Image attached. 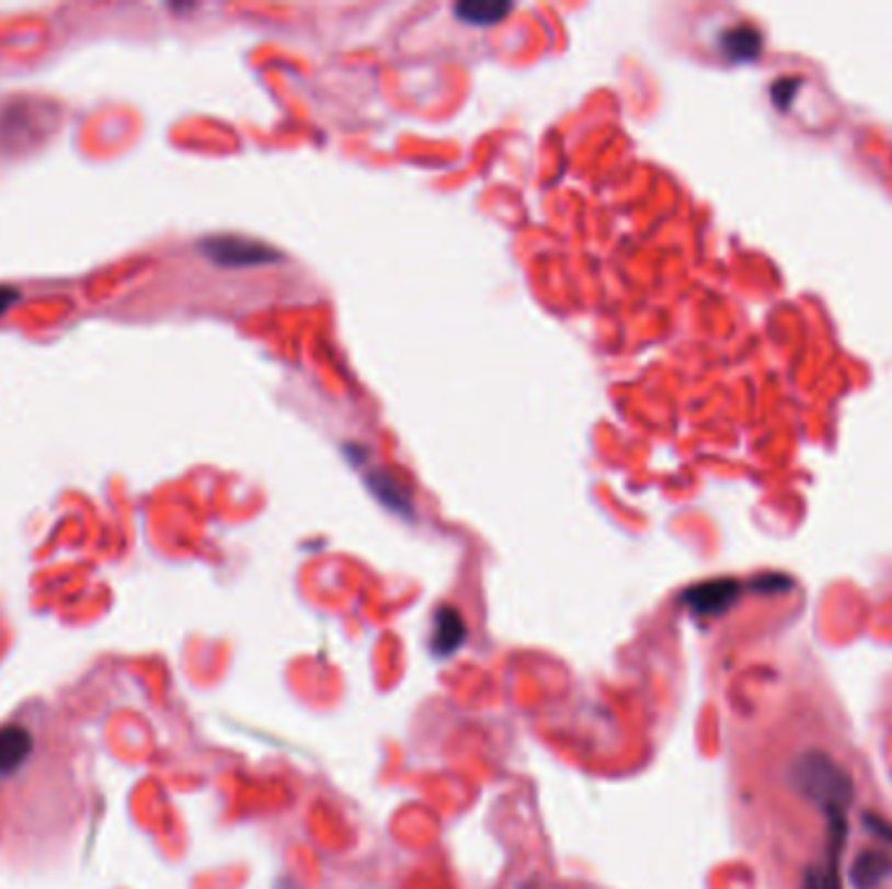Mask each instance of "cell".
I'll use <instances>...</instances> for the list:
<instances>
[{
    "instance_id": "obj_3",
    "label": "cell",
    "mask_w": 892,
    "mask_h": 889,
    "mask_svg": "<svg viewBox=\"0 0 892 889\" xmlns=\"http://www.w3.org/2000/svg\"><path fill=\"white\" fill-rule=\"evenodd\" d=\"M739 597V582L733 579H712V582H702L697 588L686 590L684 603L699 616H720L736 603Z\"/></svg>"
},
{
    "instance_id": "obj_6",
    "label": "cell",
    "mask_w": 892,
    "mask_h": 889,
    "mask_svg": "<svg viewBox=\"0 0 892 889\" xmlns=\"http://www.w3.org/2000/svg\"><path fill=\"white\" fill-rule=\"evenodd\" d=\"M465 639V624L462 618L457 616L455 611L446 608L436 613V629L434 639H431V647H434L436 654H449L455 652Z\"/></svg>"
},
{
    "instance_id": "obj_4",
    "label": "cell",
    "mask_w": 892,
    "mask_h": 889,
    "mask_svg": "<svg viewBox=\"0 0 892 889\" xmlns=\"http://www.w3.org/2000/svg\"><path fill=\"white\" fill-rule=\"evenodd\" d=\"M32 751V736L22 726L0 728V775H11L26 762Z\"/></svg>"
},
{
    "instance_id": "obj_9",
    "label": "cell",
    "mask_w": 892,
    "mask_h": 889,
    "mask_svg": "<svg viewBox=\"0 0 892 889\" xmlns=\"http://www.w3.org/2000/svg\"><path fill=\"white\" fill-rule=\"evenodd\" d=\"M370 488H374V491L379 493V499L384 501V504L400 509V512L408 509V495H404L402 488L397 486V482L389 478V475H384V472L370 475Z\"/></svg>"
},
{
    "instance_id": "obj_8",
    "label": "cell",
    "mask_w": 892,
    "mask_h": 889,
    "mask_svg": "<svg viewBox=\"0 0 892 889\" xmlns=\"http://www.w3.org/2000/svg\"><path fill=\"white\" fill-rule=\"evenodd\" d=\"M762 37L754 26H736L723 34V47L731 58H754L759 53Z\"/></svg>"
},
{
    "instance_id": "obj_5",
    "label": "cell",
    "mask_w": 892,
    "mask_h": 889,
    "mask_svg": "<svg viewBox=\"0 0 892 889\" xmlns=\"http://www.w3.org/2000/svg\"><path fill=\"white\" fill-rule=\"evenodd\" d=\"M892 874V856L884 851H861L854 860V881L859 889L882 885Z\"/></svg>"
},
{
    "instance_id": "obj_7",
    "label": "cell",
    "mask_w": 892,
    "mask_h": 889,
    "mask_svg": "<svg viewBox=\"0 0 892 889\" xmlns=\"http://www.w3.org/2000/svg\"><path fill=\"white\" fill-rule=\"evenodd\" d=\"M455 13L462 22L485 26V24H496L501 16L510 13V3H485V0H468V3H459Z\"/></svg>"
},
{
    "instance_id": "obj_1",
    "label": "cell",
    "mask_w": 892,
    "mask_h": 889,
    "mask_svg": "<svg viewBox=\"0 0 892 889\" xmlns=\"http://www.w3.org/2000/svg\"><path fill=\"white\" fill-rule=\"evenodd\" d=\"M791 785L799 796L827 814H846L854 803L856 788L850 772L827 751L812 749L791 762Z\"/></svg>"
},
{
    "instance_id": "obj_2",
    "label": "cell",
    "mask_w": 892,
    "mask_h": 889,
    "mask_svg": "<svg viewBox=\"0 0 892 889\" xmlns=\"http://www.w3.org/2000/svg\"><path fill=\"white\" fill-rule=\"evenodd\" d=\"M202 253L219 266H262L279 259L274 248L238 236H215L202 240Z\"/></svg>"
}]
</instances>
